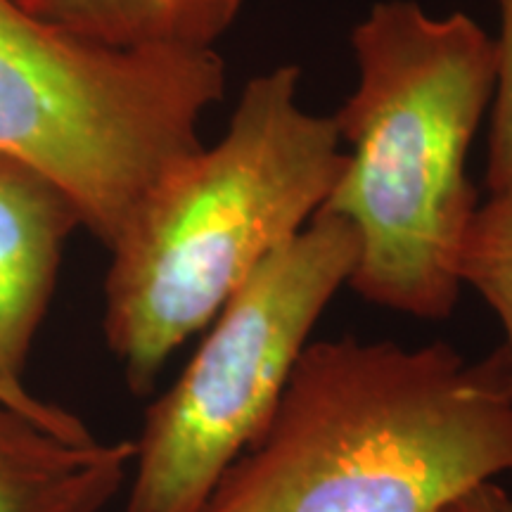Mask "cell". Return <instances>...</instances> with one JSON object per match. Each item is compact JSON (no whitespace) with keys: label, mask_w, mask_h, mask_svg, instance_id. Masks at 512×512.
Returning a JSON list of instances; mask_svg holds the SVG:
<instances>
[{"label":"cell","mask_w":512,"mask_h":512,"mask_svg":"<svg viewBox=\"0 0 512 512\" xmlns=\"http://www.w3.org/2000/svg\"><path fill=\"white\" fill-rule=\"evenodd\" d=\"M512 475L501 347L311 342L278 408L200 512H434Z\"/></svg>","instance_id":"cell-1"},{"label":"cell","mask_w":512,"mask_h":512,"mask_svg":"<svg viewBox=\"0 0 512 512\" xmlns=\"http://www.w3.org/2000/svg\"><path fill=\"white\" fill-rule=\"evenodd\" d=\"M351 48L358 83L335 117L349 150L318 214L356 233L349 285L363 299L446 318L479 209L467 157L494 95V38L465 12L434 17L415 0H380Z\"/></svg>","instance_id":"cell-2"},{"label":"cell","mask_w":512,"mask_h":512,"mask_svg":"<svg viewBox=\"0 0 512 512\" xmlns=\"http://www.w3.org/2000/svg\"><path fill=\"white\" fill-rule=\"evenodd\" d=\"M342 166L337 121L304 110L294 64L247 81L219 143L178 164L110 247L105 337L133 392L309 226Z\"/></svg>","instance_id":"cell-3"},{"label":"cell","mask_w":512,"mask_h":512,"mask_svg":"<svg viewBox=\"0 0 512 512\" xmlns=\"http://www.w3.org/2000/svg\"><path fill=\"white\" fill-rule=\"evenodd\" d=\"M223 91L216 50L102 46L0 0V155L53 181L107 249L202 150L200 119Z\"/></svg>","instance_id":"cell-4"},{"label":"cell","mask_w":512,"mask_h":512,"mask_svg":"<svg viewBox=\"0 0 512 512\" xmlns=\"http://www.w3.org/2000/svg\"><path fill=\"white\" fill-rule=\"evenodd\" d=\"M356 233L316 214L207 325L190 363L147 408L126 512H200L278 408L318 318L349 285Z\"/></svg>","instance_id":"cell-5"},{"label":"cell","mask_w":512,"mask_h":512,"mask_svg":"<svg viewBox=\"0 0 512 512\" xmlns=\"http://www.w3.org/2000/svg\"><path fill=\"white\" fill-rule=\"evenodd\" d=\"M79 211L53 181L0 155V399L60 427L86 430L76 415L24 387V368L53 299Z\"/></svg>","instance_id":"cell-6"},{"label":"cell","mask_w":512,"mask_h":512,"mask_svg":"<svg viewBox=\"0 0 512 512\" xmlns=\"http://www.w3.org/2000/svg\"><path fill=\"white\" fill-rule=\"evenodd\" d=\"M131 465L133 441L60 430L0 399V512H102Z\"/></svg>","instance_id":"cell-7"},{"label":"cell","mask_w":512,"mask_h":512,"mask_svg":"<svg viewBox=\"0 0 512 512\" xmlns=\"http://www.w3.org/2000/svg\"><path fill=\"white\" fill-rule=\"evenodd\" d=\"M29 15L102 46L214 50L242 0H15Z\"/></svg>","instance_id":"cell-8"},{"label":"cell","mask_w":512,"mask_h":512,"mask_svg":"<svg viewBox=\"0 0 512 512\" xmlns=\"http://www.w3.org/2000/svg\"><path fill=\"white\" fill-rule=\"evenodd\" d=\"M460 280L501 320V351L512 380V192H491L479 204L460 259Z\"/></svg>","instance_id":"cell-9"},{"label":"cell","mask_w":512,"mask_h":512,"mask_svg":"<svg viewBox=\"0 0 512 512\" xmlns=\"http://www.w3.org/2000/svg\"><path fill=\"white\" fill-rule=\"evenodd\" d=\"M501 31L494 38L496 79L491 95L489 162L486 185L489 192H512V0H496Z\"/></svg>","instance_id":"cell-10"},{"label":"cell","mask_w":512,"mask_h":512,"mask_svg":"<svg viewBox=\"0 0 512 512\" xmlns=\"http://www.w3.org/2000/svg\"><path fill=\"white\" fill-rule=\"evenodd\" d=\"M434 512H512V491L494 482L470 486Z\"/></svg>","instance_id":"cell-11"}]
</instances>
